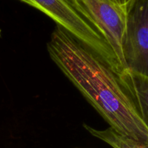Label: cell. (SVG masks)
I'll return each mask as SVG.
<instances>
[{"label":"cell","instance_id":"52a82bcc","mask_svg":"<svg viewBox=\"0 0 148 148\" xmlns=\"http://www.w3.org/2000/svg\"><path fill=\"white\" fill-rule=\"evenodd\" d=\"M110 1H113L115 4H118L120 7H123L124 9H125L126 10H127V8L129 7V6L130 5L132 2L134 0H110Z\"/></svg>","mask_w":148,"mask_h":148},{"label":"cell","instance_id":"8992f818","mask_svg":"<svg viewBox=\"0 0 148 148\" xmlns=\"http://www.w3.org/2000/svg\"><path fill=\"white\" fill-rule=\"evenodd\" d=\"M83 126L93 137L102 140L113 148H148V145L119 134L110 127L106 130H100L88 124H84Z\"/></svg>","mask_w":148,"mask_h":148},{"label":"cell","instance_id":"6da1fadb","mask_svg":"<svg viewBox=\"0 0 148 148\" xmlns=\"http://www.w3.org/2000/svg\"><path fill=\"white\" fill-rule=\"evenodd\" d=\"M51 59L110 127L148 145V129L124 90L119 75L59 26L47 43Z\"/></svg>","mask_w":148,"mask_h":148},{"label":"cell","instance_id":"5b68a950","mask_svg":"<svg viewBox=\"0 0 148 148\" xmlns=\"http://www.w3.org/2000/svg\"><path fill=\"white\" fill-rule=\"evenodd\" d=\"M124 90L148 129V77L126 70L119 75Z\"/></svg>","mask_w":148,"mask_h":148},{"label":"cell","instance_id":"277c9868","mask_svg":"<svg viewBox=\"0 0 148 148\" xmlns=\"http://www.w3.org/2000/svg\"><path fill=\"white\" fill-rule=\"evenodd\" d=\"M83 11L103 37L124 70H127L123 56V41L127 12L110 0H77Z\"/></svg>","mask_w":148,"mask_h":148},{"label":"cell","instance_id":"7a4b0ae2","mask_svg":"<svg viewBox=\"0 0 148 148\" xmlns=\"http://www.w3.org/2000/svg\"><path fill=\"white\" fill-rule=\"evenodd\" d=\"M50 17L95 53L117 75L124 72L109 45L79 8L77 0H18Z\"/></svg>","mask_w":148,"mask_h":148},{"label":"cell","instance_id":"3957f363","mask_svg":"<svg viewBox=\"0 0 148 148\" xmlns=\"http://www.w3.org/2000/svg\"><path fill=\"white\" fill-rule=\"evenodd\" d=\"M123 56L127 70L148 77V0H134L127 8Z\"/></svg>","mask_w":148,"mask_h":148}]
</instances>
